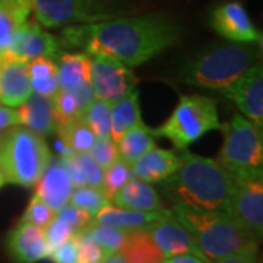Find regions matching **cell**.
Masks as SVG:
<instances>
[{
  "label": "cell",
  "mask_w": 263,
  "mask_h": 263,
  "mask_svg": "<svg viewBox=\"0 0 263 263\" xmlns=\"http://www.w3.org/2000/svg\"><path fill=\"white\" fill-rule=\"evenodd\" d=\"M215 263H257V250H243L228 254Z\"/></svg>",
  "instance_id": "60d3db41"
},
{
  "label": "cell",
  "mask_w": 263,
  "mask_h": 263,
  "mask_svg": "<svg viewBox=\"0 0 263 263\" xmlns=\"http://www.w3.org/2000/svg\"><path fill=\"white\" fill-rule=\"evenodd\" d=\"M179 27L161 15H141L66 27L62 40L66 46L81 47L89 56L114 59L136 67L174 46Z\"/></svg>",
  "instance_id": "6da1fadb"
},
{
  "label": "cell",
  "mask_w": 263,
  "mask_h": 263,
  "mask_svg": "<svg viewBox=\"0 0 263 263\" xmlns=\"http://www.w3.org/2000/svg\"><path fill=\"white\" fill-rule=\"evenodd\" d=\"M91 86L95 98L114 103L136 89L130 67L103 56H91Z\"/></svg>",
  "instance_id": "30bf717a"
},
{
  "label": "cell",
  "mask_w": 263,
  "mask_h": 263,
  "mask_svg": "<svg viewBox=\"0 0 263 263\" xmlns=\"http://www.w3.org/2000/svg\"><path fill=\"white\" fill-rule=\"evenodd\" d=\"M119 253L126 263H164L167 259L146 230L127 231Z\"/></svg>",
  "instance_id": "603a6c76"
},
{
  "label": "cell",
  "mask_w": 263,
  "mask_h": 263,
  "mask_svg": "<svg viewBox=\"0 0 263 263\" xmlns=\"http://www.w3.org/2000/svg\"><path fill=\"white\" fill-rule=\"evenodd\" d=\"M32 94L27 63L0 57V104L19 107Z\"/></svg>",
  "instance_id": "ac0fdd59"
},
{
  "label": "cell",
  "mask_w": 263,
  "mask_h": 263,
  "mask_svg": "<svg viewBox=\"0 0 263 263\" xmlns=\"http://www.w3.org/2000/svg\"><path fill=\"white\" fill-rule=\"evenodd\" d=\"M89 155L103 170L110 167L113 162L120 158L117 143L111 138H95L94 143L89 149Z\"/></svg>",
  "instance_id": "d590c367"
},
{
  "label": "cell",
  "mask_w": 263,
  "mask_h": 263,
  "mask_svg": "<svg viewBox=\"0 0 263 263\" xmlns=\"http://www.w3.org/2000/svg\"><path fill=\"white\" fill-rule=\"evenodd\" d=\"M54 263H76L78 262V241L73 235L70 240L59 246L48 256Z\"/></svg>",
  "instance_id": "ab89813d"
},
{
  "label": "cell",
  "mask_w": 263,
  "mask_h": 263,
  "mask_svg": "<svg viewBox=\"0 0 263 263\" xmlns=\"http://www.w3.org/2000/svg\"><path fill=\"white\" fill-rule=\"evenodd\" d=\"M171 211L161 209V211H133V209H123L108 203L92 218L91 222L98 226H107L119 228L123 231H133V230H145L155 221H160L168 215Z\"/></svg>",
  "instance_id": "d6986e66"
},
{
  "label": "cell",
  "mask_w": 263,
  "mask_h": 263,
  "mask_svg": "<svg viewBox=\"0 0 263 263\" xmlns=\"http://www.w3.org/2000/svg\"><path fill=\"white\" fill-rule=\"evenodd\" d=\"M56 216L60 218V219H63L65 222H67L69 226L75 230L76 233L84 230L85 227L92 221V218L88 215L85 211L73 206L72 203H66L62 209H59L56 212Z\"/></svg>",
  "instance_id": "f35d334b"
},
{
  "label": "cell",
  "mask_w": 263,
  "mask_h": 263,
  "mask_svg": "<svg viewBox=\"0 0 263 263\" xmlns=\"http://www.w3.org/2000/svg\"><path fill=\"white\" fill-rule=\"evenodd\" d=\"M257 63V48L252 44H218L200 51L184 65L181 82L205 89L224 91Z\"/></svg>",
  "instance_id": "277c9868"
},
{
  "label": "cell",
  "mask_w": 263,
  "mask_h": 263,
  "mask_svg": "<svg viewBox=\"0 0 263 263\" xmlns=\"http://www.w3.org/2000/svg\"><path fill=\"white\" fill-rule=\"evenodd\" d=\"M209 24L219 37L237 44H262V32L254 27L243 3L231 0L211 10Z\"/></svg>",
  "instance_id": "8fae6325"
},
{
  "label": "cell",
  "mask_w": 263,
  "mask_h": 263,
  "mask_svg": "<svg viewBox=\"0 0 263 263\" xmlns=\"http://www.w3.org/2000/svg\"><path fill=\"white\" fill-rule=\"evenodd\" d=\"M32 92L51 98L60 89L59 69L51 57H35L27 63Z\"/></svg>",
  "instance_id": "d4e9b609"
},
{
  "label": "cell",
  "mask_w": 263,
  "mask_h": 263,
  "mask_svg": "<svg viewBox=\"0 0 263 263\" xmlns=\"http://www.w3.org/2000/svg\"><path fill=\"white\" fill-rule=\"evenodd\" d=\"M145 230L149 233L165 257L177 254H195L203 259L192 235L189 234L187 230L180 224L171 212L160 221L152 222Z\"/></svg>",
  "instance_id": "9a60e30c"
},
{
  "label": "cell",
  "mask_w": 263,
  "mask_h": 263,
  "mask_svg": "<svg viewBox=\"0 0 263 263\" xmlns=\"http://www.w3.org/2000/svg\"><path fill=\"white\" fill-rule=\"evenodd\" d=\"M164 263H208L202 257L195 256V254H177V256H171L167 257Z\"/></svg>",
  "instance_id": "7bdbcfd3"
},
{
  "label": "cell",
  "mask_w": 263,
  "mask_h": 263,
  "mask_svg": "<svg viewBox=\"0 0 263 263\" xmlns=\"http://www.w3.org/2000/svg\"><path fill=\"white\" fill-rule=\"evenodd\" d=\"M101 263H126V262H124V259L122 257V254L119 253V252H114V253L107 254Z\"/></svg>",
  "instance_id": "ee69618b"
},
{
  "label": "cell",
  "mask_w": 263,
  "mask_h": 263,
  "mask_svg": "<svg viewBox=\"0 0 263 263\" xmlns=\"http://www.w3.org/2000/svg\"><path fill=\"white\" fill-rule=\"evenodd\" d=\"M216 129H221V122L215 100L193 94L180 98L168 119L158 129H154V135L167 138L176 149L184 151L206 132Z\"/></svg>",
  "instance_id": "8992f818"
},
{
  "label": "cell",
  "mask_w": 263,
  "mask_h": 263,
  "mask_svg": "<svg viewBox=\"0 0 263 263\" xmlns=\"http://www.w3.org/2000/svg\"><path fill=\"white\" fill-rule=\"evenodd\" d=\"M180 165L181 160L179 154L155 146L132 164V171L135 177H139L152 184L171 177L180 168Z\"/></svg>",
  "instance_id": "ffe728a7"
},
{
  "label": "cell",
  "mask_w": 263,
  "mask_h": 263,
  "mask_svg": "<svg viewBox=\"0 0 263 263\" xmlns=\"http://www.w3.org/2000/svg\"><path fill=\"white\" fill-rule=\"evenodd\" d=\"M57 62L60 89L75 95L82 111L95 98L91 86V56L86 53H62Z\"/></svg>",
  "instance_id": "5bb4252c"
},
{
  "label": "cell",
  "mask_w": 263,
  "mask_h": 263,
  "mask_svg": "<svg viewBox=\"0 0 263 263\" xmlns=\"http://www.w3.org/2000/svg\"><path fill=\"white\" fill-rule=\"evenodd\" d=\"M81 120L97 138H110L111 135V103L94 98L81 111Z\"/></svg>",
  "instance_id": "83f0119b"
},
{
  "label": "cell",
  "mask_w": 263,
  "mask_h": 263,
  "mask_svg": "<svg viewBox=\"0 0 263 263\" xmlns=\"http://www.w3.org/2000/svg\"><path fill=\"white\" fill-rule=\"evenodd\" d=\"M221 94L234 101L247 120L262 129L263 126V67L254 63L245 75L231 84Z\"/></svg>",
  "instance_id": "4fadbf2b"
},
{
  "label": "cell",
  "mask_w": 263,
  "mask_h": 263,
  "mask_svg": "<svg viewBox=\"0 0 263 263\" xmlns=\"http://www.w3.org/2000/svg\"><path fill=\"white\" fill-rule=\"evenodd\" d=\"M76 234V231L69 226L67 222H65L60 218H54V221L44 228V237H46V243H47L48 256L53 250H56L59 246H62L66 243L67 240H70L73 235Z\"/></svg>",
  "instance_id": "8d00e7d4"
},
{
  "label": "cell",
  "mask_w": 263,
  "mask_h": 263,
  "mask_svg": "<svg viewBox=\"0 0 263 263\" xmlns=\"http://www.w3.org/2000/svg\"><path fill=\"white\" fill-rule=\"evenodd\" d=\"M18 110H13L12 107H0V133L9 129V127L18 126Z\"/></svg>",
  "instance_id": "b9f144b4"
},
{
  "label": "cell",
  "mask_w": 263,
  "mask_h": 263,
  "mask_svg": "<svg viewBox=\"0 0 263 263\" xmlns=\"http://www.w3.org/2000/svg\"><path fill=\"white\" fill-rule=\"evenodd\" d=\"M78 241V262L76 263H101L108 254L100 245L86 235L84 231H78L75 234Z\"/></svg>",
  "instance_id": "e575fe53"
},
{
  "label": "cell",
  "mask_w": 263,
  "mask_h": 263,
  "mask_svg": "<svg viewBox=\"0 0 263 263\" xmlns=\"http://www.w3.org/2000/svg\"><path fill=\"white\" fill-rule=\"evenodd\" d=\"M81 231H84L85 234L89 235L97 245L101 246L108 253L119 252L124 238H126V234H127V231H123V230L114 228V227L98 226L94 222H89Z\"/></svg>",
  "instance_id": "d6a6232c"
},
{
  "label": "cell",
  "mask_w": 263,
  "mask_h": 263,
  "mask_svg": "<svg viewBox=\"0 0 263 263\" xmlns=\"http://www.w3.org/2000/svg\"><path fill=\"white\" fill-rule=\"evenodd\" d=\"M181 165L164 180L165 195L173 203L206 211H228L233 176L216 160L205 158L184 149Z\"/></svg>",
  "instance_id": "7a4b0ae2"
},
{
  "label": "cell",
  "mask_w": 263,
  "mask_h": 263,
  "mask_svg": "<svg viewBox=\"0 0 263 263\" xmlns=\"http://www.w3.org/2000/svg\"><path fill=\"white\" fill-rule=\"evenodd\" d=\"M60 54V40L46 32L35 21H27L15 34L3 57L28 63L35 57L57 59ZM0 56V57H2Z\"/></svg>",
  "instance_id": "7c38bea8"
},
{
  "label": "cell",
  "mask_w": 263,
  "mask_h": 263,
  "mask_svg": "<svg viewBox=\"0 0 263 263\" xmlns=\"http://www.w3.org/2000/svg\"><path fill=\"white\" fill-rule=\"evenodd\" d=\"M6 249L16 263H35L48 257L44 230L24 221L9 231Z\"/></svg>",
  "instance_id": "2e32d148"
},
{
  "label": "cell",
  "mask_w": 263,
  "mask_h": 263,
  "mask_svg": "<svg viewBox=\"0 0 263 263\" xmlns=\"http://www.w3.org/2000/svg\"><path fill=\"white\" fill-rule=\"evenodd\" d=\"M133 177V171H132V165L127 164L126 161L122 158L113 162L110 167L104 170L103 174V186L101 190L105 195V197L111 202L114 195L120 190V189Z\"/></svg>",
  "instance_id": "1f68e13d"
},
{
  "label": "cell",
  "mask_w": 263,
  "mask_h": 263,
  "mask_svg": "<svg viewBox=\"0 0 263 263\" xmlns=\"http://www.w3.org/2000/svg\"><path fill=\"white\" fill-rule=\"evenodd\" d=\"M228 214L257 240L263 234V171L253 168L233 173Z\"/></svg>",
  "instance_id": "ba28073f"
},
{
  "label": "cell",
  "mask_w": 263,
  "mask_h": 263,
  "mask_svg": "<svg viewBox=\"0 0 263 263\" xmlns=\"http://www.w3.org/2000/svg\"><path fill=\"white\" fill-rule=\"evenodd\" d=\"M32 12L38 24L46 28L92 24L111 18V12L101 0H32Z\"/></svg>",
  "instance_id": "9c48e42d"
},
{
  "label": "cell",
  "mask_w": 263,
  "mask_h": 263,
  "mask_svg": "<svg viewBox=\"0 0 263 263\" xmlns=\"http://www.w3.org/2000/svg\"><path fill=\"white\" fill-rule=\"evenodd\" d=\"M69 202L73 206L85 211L91 218H94L105 205L111 203L105 197L101 189L91 187V186H82V187L73 189Z\"/></svg>",
  "instance_id": "4dcf8cb0"
},
{
  "label": "cell",
  "mask_w": 263,
  "mask_h": 263,
  "mask_svg": "<svg viewBox=\"0 0 263 263\" xmlns=\"http://www.w3.org/2000/svg\"><path fill=\"white\" fill-rule=\"evenodd\" d=\"M75 155L81 168H82V173H84L86 186L101 189L104 170L95 162L94 158L89 155V152H75Z\"/></svg>",
  "instance_id": "74e56055"
},
{
  "label": "cell",
  "mask_w": 263,
  "mask_h": 263,
  "mask_svg": "<svg viewBox=\"0 0 263 263\" xmlns=\"http://www.w3.org/2000/svg\"><path fill=\"white\" fill-rule=\"evenodd\" d=\"M224 143L216 161L228 173L262 168L263 138L262 129L247 120L241 114H234L231 120L221 123Z\"/></svg>",
  "instance_id": "52a82bcc"
},
{
  "label": "cell",
  "mask_w": 263,
  "mask_h": 263,
  "mask_svg": "<svg viewBox=\"0 0 263 263\" xmlns=\"http://www.w3.org/2000/svg\"><path fill=\"white\" fill-rule=\"evenodd\" d=\"M31 12L32 0H0V56L5 54Z\"/></svg>",
  "instance_id": "cb8c5ba5"
},
{
  "label": "cell",
  "mask_w": 263,
  "mask_h": 263,
  "mask_svg": "<svg viewBox=\"0 0 263 263\" xmlns=\"http://www.w3.org/2000/svg\"><path fill=\"white\" fill-rule=\"evenodd\" d=\"M171 214L187 230L208 263H215L237 252L257 250V238L226 211H206L173 203Z\"/></svg>",
  "instance_id": "3957f363"
},
{
  "label": "cell",
  "mask_w": 263,
  "mask_h": 263,
  "mask_svg": "<svg viewBox=\"0 0 263 263\" xmlns=\"http://www.w3.org/2000/svg\"><path fill=\"white\" fill-rule=\"evenodd\" d=\"M56 132L62 139V145L70 152H89L97 138L81 117Z\"/></svg>",
  "instance_id": "f1b7e54d"
},
{
  "label": "cell",
  "mask_w": 263,
  "mask_h": 263,
  "mask_svg": "<svg viewBox=\"0 0 263 263\" xmlns=\"http://www.w3.org/2000/svg\"><path fill=\"white\" fill-rule=\"evenodd\" d=\"M116 206L133 211H161L164 209L160 195L152 184L139 177H132L113 197Z\"/></svg>",
  "instance_id": "44dd1931"
},
{
  "label": "cell",
  "mask_w": 263,
  "mask_h": 263,
  "mask_svg": "<svg viewBox=\"0 0 263 263\" xmlns=\"http://www.w3.org/2000/svg\"><path fill=\"white\" fill-rule=\"evenodd\" d=\"M34 186H35L34 196H37L40 200H43L47 206L56 212L65 206L66 203H69L70 195L75 189L60 158L48 162V165Z\"/></svg>",
  "instance_id": "e0dca14e"
},
{
  "label": "cell",
  "mask_w": 263,
  "mask_h": 263,
  "mask_svg": "<svg viewBox=\"0 0 263 263\" xmlns=\"http://www.w3.org/2000/svg\"><path fill=\"white\" fill-rule=\"evenodd\" d=\"M50 161L44 138L28 127L13 126L0 133V168L10 184L32 187Z\"/></svg>",
  "instance_id": "5b68a950"
},
{
  "label": "cell",
  "mask_w": 263,
  "mask_h": 263,
  "mask_svg": "<svg viewBox=\"0 0 263 263\" xmlns=\"http://www.w3.org/2000/svg\"><path fill=\"white\" fill-rule=\"evenodd\" d=\"M8 181H6V177H5V174H3V171L0 168V189L3 187L5 184H6Z\"/></svg>",
  "instance_id": "f6af8a7d"
},
{
  "label": "cell",
  "mask_w": 263,
  "mask_h": 263,
  "mask_svg": "<svg viewBox=\"0 0 263 263\" xmlns=\"http://www.w3.org/2000/svg\"><path fill=\"white\" fill-rule=\"evenodd\" d=\"M51 104H53V113H54V120H56V130L60 127H65L81 117V105L78 103L75 95L70 92L59 89L56 94L51 97Z\"/></svg>",
  "instance_id": "f546056e"
},
{
  "label": "cell",
  "mask_w": 263,
  "mask_h": 263,
  "mask_svg": "<svg viewBox=\"0 0 263 263\" xmlns=\"http://www.w3.org/2000/svg\"><path fill=\"white\" fill-rule=\"evenodd\" d=\"M138 97L139 94L135 89L130 94L124 95L120 100L111 103V135H110V138L116 143L126 132L143 123Z\"/></svg>",
  "instance_id": "484cf974"
},
{
  "label": "cell",
  "mask_w": 263,
  "mask_h": 263,
  "mask_svg": "<svg viewBox=\"0 0 263 263\" xmlns=\"http://www.w3.org/2000/svg\"><path fill=\"white\" fill-rule=\"evenodd\" d=\"M19 107V124H24L29 130L35 132L43 138L56 132L51 98L32 94Z\"/></svg>",
  "instance_id": "7402d4cb"
},
{
  "label": "cell",
  "mask_w": 263,
  "mask_h": 263,
  "mask_svg": "<svg viewBox=\"0 0 263 263\" xmlns=\"http://www.w3.org/2000/svg\"><path fill=\"white\" fill-rule=\"evenodd\" d=\"M155 135L154 130L149 129L145 123H141L130 130H127L117 142L119 157L127 164H133L139 160L143 154L155 148Z\"/></svg>",
  "instance_id": "4316f807"
},
{
  "label": "cell",
  "mask_w": 263,
  "mask_h": 263,
  "mask_svg": "<svg viewBox=\"0 0 263 263\" xmlns=\"http://www.w3.org/2000/svg\"><path fill=\"white\" fill-rule=\"evenodd\" d=\"M54 218H56V211H53L51 208L47 206L37 196H32L21 221L34 224V226L44 230L54 221Z\"/></svg>",
  "instance_id": "836d02e7"
}]
</instances>
